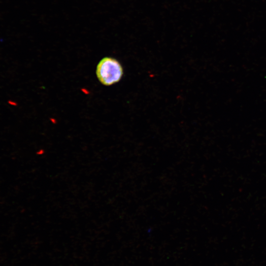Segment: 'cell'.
<instances>
[{
	"label": "cell",
	"mask_w": 266,
	"mask_h": 266,
	"mask_svg": "<svg viewBox=\"0 0 266 266\" xmlns=\"http://www.w3.org/2000/svg\"><path fill=\"white\" fill-rule=\"evenodd\" d=\"M123 73L120 63L112 57L102 58L97 66V76L100 82L105 86H110L118 82Z\"/></svg>",
	"instance_id": "cell-1"
},
{
	"label": "cell",
	"mask_w": 266,
	"mask_h": 266,
	"mask_svg": "<svg viewBox=\"0 0 266 266\" xmlns=\"http://www.w3.org/2000/svg\"><path fill=\"white\" fill-rule=\"evenodd\" d=\"M7 103L8 104H9L10 105H11V106H16L17 105V103L14 101V100H9L8 101H7Z\"/></svg>",
	"instance_id": "cell-2"
}]
</instances>
